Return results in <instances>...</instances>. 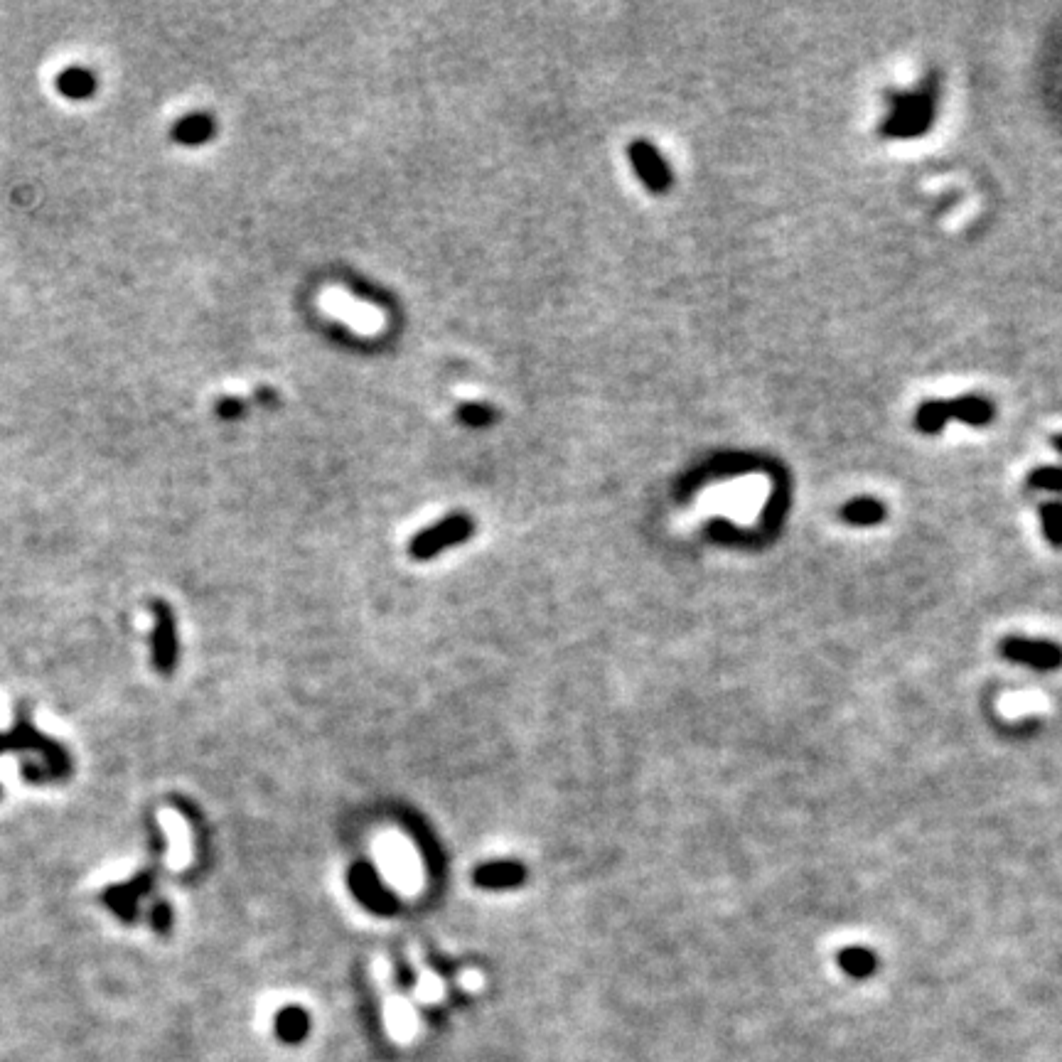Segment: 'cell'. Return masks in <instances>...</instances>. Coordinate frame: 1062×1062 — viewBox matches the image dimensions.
I'll return each mask as SVG.
<instances>
[{
    "instance_id": "17",
    "label": "cell",
    "mask_w": 1062,
    "mask_h": 1062,
    "mask_svg": "<svg viewBox=\"0 0 1062 1062\" xmlns=\"http://www.w3.org/2000/svg\"><path fill=\"white\" fill-rule=\"evenodd\" d=\"M458 421L465 423L468 428H485L495 421V409L487 404L470 401V404H463L458 409Z\"/></svg>"
},
{
    "instance_id": "12",
    "label": "cell",
    "mask_w": 1062,
    "mask_h": 1062,
    "mask_svg": "<svg viewBox=\"0 0 1062 1062\" xmlns=\"http://www.w3.org/2000/svg\"><path fill=\"white\" fill-rule=\"evenodd\" d=\"M839 967L844 969L849 976H854V979H866V976H871L873 972H876L878 959L871 949L849 947L839 952Z\"/></svg>"
},
{
    "instance_id": "9",
    "label": "cell",
    "mask_w": 1062,
    "mask_h": 1062,
    "mask_svg": "<svg viewBox=\"0 0 1062 1062\" xmlns=\"http://www.w3.org/2000/svg\"><path fill=\"white\" fill-rule=\"evenodd\" d=\"M350 883L352 893L357 895L367 908L377 910V913H391V910L396 908V900L382 888L377 873H374L367 863H357V866L352 868Z\"/></svg>"
},
{
    "instance_id": "14",
    "label": "cell",
    "mask_w": 1062,
    "mask_h": 1062,
    "mask_svg": "<svg viewBox=\"0 0 1062 1062\" xmlns=\"http://www.w3.org/2000/svg\"><path fill=\"white\" fill-rule=\"evenodd\" d=\"M1040 527H1043L1045 539L1050 546L1060 549L1062 546V502H1045L1038 509Z\"/></svg>"
},
{
    "instance_id": "8",
    "label": "cell",
    "mask_w": 1062,
    "mask_h": 1062,
    "mask_svg": "<svg viewBox=\"0 0 1062 1062\" xmlns=\"http://www.w3.org/2000/svg\"><path fill=\"white\" fill-rule=\"evenodd\" d=\"M999 652L1008 662L1023 664L1035 672H1055L1062 667V647L1050 640H1031V637H1006Z\"/></svg>"
},
{
    "instance_id": "10",
    "label": "cell",
    "mask_w": 1062,
    "mask_h": 1062,
    "mask_svg": "<svg viewBox=\"0 0 1062 1062\" xmlns=\"http://www.w3.org/2000/svg\"><path fill=\"white\" fill-rule=\"evenodd\" d=\"M472 881H475L477 888L485 890L519 888V885L527 881V868L519 861L482 863V866H477L475 873H472Z\"/></svg>"
},
{
    "instance_id": "3",
    "label": "cell",
    "mask_w": 1062,
    "mask_h": 1062,
    "mask_svg": "<svg viewBox=\"0 0 1062 1062\" xmlns=\"http://www.w3.org/2000/svg\"><path fill=\"white\" fill-rule=\"evenodd\" d=\"M994 418H996L994 401L979 394H964L949 401H940V399L922 401L915 411V428L920 433H925V436H937V433H942V428L947 426L949 421H959V423H967V426L981 428V426H989Z\"/></svg>"
},
{
    "instance_id": "13",
    "label": "cell",
    "mask_w": 1062,
    "mask_h": 1062,
    "mask_svg": "<svg viewBox=\"0 0 1062 1062\" xmlns=\"http://www.w3.org/2000/svg\"><path fill=\"white\" fill-rule=\"evenodd\" d=\"M214 133V121L209 118L207 114H195V116H187L185 121H180L175 126L173 136L175 141L180 143H190V146H195V143H205L209 136Z\"/></svg>"
},
{
    "instance_id": "23",
    "label": "cell",
    "mask_w": 1062,
    "mask_h": 1062,
    "mask_svg": "<svg viewBox=\"0 0 1062 1062\" xmlns=\"http://www.w3.org/2000/svg\"><path fill=\"white\" fill-rule=\"evenodd\" d=\"M0 797H3V787H0Z\"/></svg>"
},
{
    "instance_id": "19",
    "label": "cell",
    "mask_w": 1062,
    "mask_h": 1062,
    "mask_svg": "<svg viewBox=\"0 0 1062 1062\" xmlns=\"http://www.w3.org/2000/svg\"><path fill=\"white\" fill-rule=\"evenodd\" d=\"M20 775H23V780L30 782V785H45V782H52V775L47 772V767L42 763H35V760H25L23 767H20Z\"/></svg>"
},
{
    "instance_id": "11",
    "label": "cell",
    "mask_w": 1062,
    "mask_h": 1062,
    "mask_svg": "<svg viewBox=\"0 0 1062 1062\" xmlns=\"http://www.w3.org/2000/svg\"><path fill=\"white\" fill-rule=\"evenodd\" d=\"M839 517L851 527H876L885 519V504L876 497H856L839 509Z\"/></svg>"
},
{
    "instance_id": "18",
    "label": "cell",
    "mask_w": 1062,
    "mask_h": 1062,
    "mask_svg": "<svg viewBox=\"0 0 1062 1062\" xmlns=\"http://www.w3.org/2000/svg\"><path fill=\"white\" fill-rule=\"evenodd\" d=\"M173 922L175 913L168 900H155L153 908H150V927H153L158 935H168V932L173 930Z\"/></svg>"
},
{
    "instance_id": "22",
    "label": "cell",
    "mask_w": 1062,
    "mask_h": 1062,
    "mask_svg": "<svg viewBox=\"0 0 1062 1062\" xmlns=\"http://www.w3.org/2000/svg\"><path fill=\"white\" fill-rule=\"evenodd\" d=\"M1050 443H1053V448L1062 455V433H1055V436L1050 438Z\"/></svg>"
},
{
    "instance_id": "15",
    "label": "cell",
    "mask_w": 1062,
    "mask_h": 1062,
    "mask_svg": "<svg viewBox=\"0 0 1062 1062\" xmlns=\"http://www.w3.org/2000/svg\"><path fill=\"white\" fill-rule=\"evenodd\" d=\"M276 1031L283 1040H300L308 1033V1016L300 1008H283L276 1018Z\"/></svg>"
},
{
    "instance_id": "16",
    "label": "cell",
    "mask_w": 1062,
    "mask_h": 1062,
    "mask_svg": "<svg viewBox=\"0 0 1062 1062\" xmlns=\"http://www.w3.org/2000/svg\"><path fill=\"white\" fill-rule=\"evenodd\" d=\"M1026 487L1038 492H1062V465L1033 468L1026 477Z\"/></svg>"
},
{
    "instance_id": "20",
    "label": "cell",
    "mask_w": 1062,
    "mask_h": 1062,
    "mask_svg": "<svg viewBox=\"0 0 1062 1062\" xmlns=\"http://www.w3.org/2000/svg\"><path fill=\"white\" fill-rule=\"evenodd\" d=\"M217 411L222 418H239V416H244V401L234 399V396L232 399H222L219 401Z\"/></svg>"
},
{
    "instance_id": "4",
    "label": "cell",
    "mask_w": 1062,
    "mask_h": 1062,
    "mask_svg": "<svg viewBox=\"0 0 1062 1062\" xmlns=\"http://www.w3.org/2000/svg\"><path fill=\"white\" fill-rule=\"evenodd\" d=\"M472 534H475V522H472L468 514H450V517L431 524V527L423 529L421 534L413 536L409 544V554L411 559L416 561H428L433 559V556L443 554L450 546L465 544Z\"/></svg>"
},
{
    "instance_id": "21",
    "label": "cell",
    "mask_w": 1062,
    "mask_h": 1062,
    "mask_svg": "<svg viewBox=\"0 0 1062 1062\" xmlns=\"http://www.w3.org/2000/svg\"><path fill=\"white\" fill-rule=\"evenodd\" d=\"M256 399L264 401V404H273V401H276V391H271V389H261L259 394H256Z\"/></svg>"
},
{
    "instance_id": "1",
    "label": "cell",
    "mask_w": 1062,
    "mask_h": 1062,
    "mask_svg": "<svg viewBox=\"0 0 1062 1062\" xmlns=\"http://www.w3.org/2000/svg\"><path fill=\"white\" fill-rule=\"evenodd\" d=\"M937 99H940L937 72L927 74L925 82L915 91H890V111L883 118L878 133L883 138H893V141H913V138L925 136L935 123Z\"/></svg>"
},
{
    "instance_id": "6",
    "label": "cell",
    "mask_w": 1062,
    "mask_h": 1062,
    "mask_svg": "<svg viewBox=\"0 0 1062 1062\" xmlns=\"http://www.w3.org/2000/svg\"><path fill=\"white\" fill-rule=\"evenodd\" d=\"M627 158H630L632 168H635L637 177L645 185L647 192L652 195H664V192L672 190L674 185V173L672 165L664 160V155L659 153V148L654 143L645 141V138H637L627 146Z\"/></svg>"
},
{
    "instance_id": "7",
    "label": "cell",
    "mask_w": 1062,
    "mask_h": 1062,
    "mask_svg": "<svg viewBox=\"0 0 1062 1062\" xmlns=\"http://www.w3.org/2000/svg\"><path fill=\"white\" fill-rule=\"evenodd\" d=\"M155 885L153 871H141L123 883H111L101 890V903L114 913L118 920L133 925L138 917V903L150 895Z\"/></svg>"
},
{
    "instance_id": "5",
    "label": "cell",
    "mask_w": 1062,
    "mask_h": 1062,
    "mask_svg": "<svg viewBox=\"0 0 1062 1062\" xmlns=\"http://www.w3.org/2000/svg\"><path fill=\"white\" fill-rule=\"evenodd\" d=\"M150 652H153L155 672L170 677L180 662V640H177L175 613L165 600H153V632H150Z\"/></svg>"
},
{
    "instance_id": "2",
    "label": "cell",
    "mask_w": 1062,
    "mask_h": 1062,
    "mask_svg": "<svg viewBox=\"0 0 1062 1062\" xmlns=\"http://www.w3.org/2000/svg\"><path fill=\"white\" fill-rule=\"evenodd\" d=\"M8 753H35L37 758H42V765H45L47 772L52 775V782L67 780L74 770L69 750L64 748L62 743H57V740L37 731L30 718L28 704L18 706L13 731L0 733V755Z\"/></svg>"
}]
</instances>
